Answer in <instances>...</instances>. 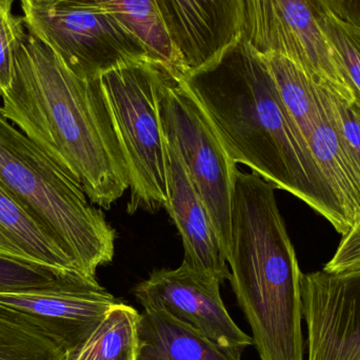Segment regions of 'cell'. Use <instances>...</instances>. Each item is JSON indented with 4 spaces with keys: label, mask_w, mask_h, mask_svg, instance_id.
<instances>
[{
    "label": "cell",
    "mask_w": 360,
    "mask_h": 360,
    "mask_svg": "<svg viewBox=\"0 0 360 360\" xmlns=\"http://www.w3.org/2000/svg\"><path fill=\"white\" fill-rule=\"evenodd\" d=\"M4 117L109 210L130 186L129 170L98 78L84 79L27 33L1 93Z\"/></svg>",
    "instance_id": "cell-2"
},
{
    "label": "cell",
    "mask_w": 360,
    "mask_h": 360,
    "mask_svg": "<svg viewBox=\"0 0 360 360\" xmlns=\"http://www.w3.org/2000/svg\"><path fill=\"white\" fill-rule=\"evenodd\" d=\"M61 0H20V2L32 4V6H50V4H56Z\"/></svg>",
    "instance_id": "cell-26"
},
{
    "label": "cell",
    "mask_w": 360,
    "mask_h": 360,
    "mask_svg": "<svg viewBox=\"0 0 360 360\" xmlns=\"http://www.w3.org/2000/svg\"><path fill=\"white\" fill-rule=\"evenodd\" d=\"M328 97L347 149L360 171V103H348L329 91Z\"/></svg>",
    "instance_id": "cell-23"
},
{
    "label": "cell",
    "mask_w": 360,
    "mask_h": 360,
    "mask_svg": "<svg viewBox=\"0 0 360 360\" xmlns=\"http://www.w3.org/2000/svg\"><path fill=\"white\" fill-rule=\"evenodd\" d=\"M20 4L27 33L52 49L80 78L95 79L122 63L151 57L139 38L95 0Z\"/></svg>",
    "instance_id": "cell-8"
},
{
    "label": "cell",
    "mask_w": 360,
    "mask_h": 360,
    "mask_svg": "<svg viewBox=\"0 0 360 360\" xmlns=\"http://www.w3.org/2000/svg\"><path fill=\"white\" fill-rule=\"evenodd\" d=\"M0 256L44 266L57 274L82 276L52 235L1 182Z\"/></svg>",
    "instance_id": "cell-15"
},
{
    "label": "cell",
    "mask_w": 360,
    "mask_h": 360,
    "mask_svg": "<svg viewBox=\"0 0 360 360\" xmlns=\"http://www.w3.org/2000/svg\"><path fill=\"white\" fill-rule=\"evenodd\" d=\"M135 360H241L164 311H145L137 323Z\"/></svg>",
    "instance_id": "cell-16"
},
{
    "label": "cell",
    "mask_w": 360,
    "mask_h": 360,
    "mask_svg": "<svg viewBox=\"0 0 360 360\" xmlns=\"http://www.w3.org/2000/svg\"><path fill=\"white\" fill-rule=\"evenodd\" d=\"M235 164L245 165L326 218L340 234L353 222L311 154L262 55L245 40L182 77Z\"/></svg>",
    "instance_id": "cell-1"
},
{
    "label": "cell",
    "mask_w": 360,
    "mask_h": 360,
    "mask_svg": "<svg viewBox=\"0 0 360 360\" xmlns=\"http://www.w3.org/2000/svg\"><path fill=\"white\" fill-rule=\"evenodd\" d=\"M0 182L46 228L78 272L96 281L113 260L116 232L82 184L4 117L0 105Z\"/></svg>",
    "instance_id": "cell-4"
},
{
    "label": "cell",
    "mask_w": 360,
    "mask_h": 360,
    "mask_svg": "<svg viewBox=\"0 0 360 360\" xmlns=\"http://www.w3.org/2000/svg\"><path fill=\"white\" fill-rule=\"evenodd\" d=\"M168 200L165 209L181 237L182 264L193 270L215 277L220 283L230 281L231 271L212 224L209 212L186 171L174 143L165 136Z\"/></svg>",
    "instance_id": "cell-14"
},
{
    "label": "cell",
    "mask_w": 360,
    "mask_h": 360,
    "mask_svg": "<svg viewBox=\"0 0 360 360\" xmlns=\"http://www.w3.org/2000/svg\"><path fill=\"white\" fill-rule=\"evenodd\" d=\"M158 97L162 132L174 143L200 194L228 262L236 164L182 77L165 70Z\"/></svg>",
    "instance_id": "cell-6"
},
{
    "label": "cell",
    "mask_w": 360,
    "mask_h": 360,
    "mask_svg": "<svg viewBox=\"0 0 360 360\" xmlns=\"http://www.w3.org/2000/svg\"><path fill=\"white\" fill-rule=\"evenodd\" d=\"M220 285L215 277L181 264L174 270L154 271L133 293L143 310L164 311L241 359L253 340L233 321L220 296Z\"/></svg>",
    "instance_id": "cell-10"
},
{
    "label": "cell",
    "mask_w": 360,
    "mask_h": 360,
    "mask_svg": "<svg viewBox=\"0 0 360 360\" xmlns=\"http://www.w3.org/2000/svg\"><path fill=\"white\" fill-rule=\"evenodd\" d=\"M14 0H0V91L10 86L14 73L15 56L27 33L22 16L13 14Z\"/></svg>",
    "instance_id": "cell-22"
},
{
    "label": "cell",
    "mask_w": 360,
    "mask_h": 360,
    "mask_svg": "<svg viewBox=\"0 0 360 360\" xmlns=\"http://www.w3.org/2000/svg\"><path fill=\"white\" fill-rule=\"evenodd\" d=\"M360 268V217L348 233L342 235L338 249L323 266L327 272L336 273Z\"/></svg>",
    "instance_id": "cell-24"
},
{
    "label": "cell",
    "mask_w": 360,
    "mask_h": 360,
    "mask_svg": "<svg viewBox=\"0 0 360 360\" xmlns=\"http://www.w3.org/2000/svg\"><path fill=\"white\" fill-rule=\"evenodd\" d=\"M166 69L147 57L122 63L97 77L128 166L129 214L158 211L168 200L166 145L158 97Z\"/></svg>",
    "instance_id": "cell-5"
},
{
    "label": "cell",
    "mask_w": 360,
    "mask_h": 360,
    "mask_svg": "<svg viewBox=\"0 0 360 360\" xmlns=\"http://www.w3.org/2000/svg\"><path fill=\"white\" fill-rule=\"evenodd\" d=\"M65 353L46 333L0 307V360H65Z\"/></svg>",
    "instance_id": "cell-19"
},
{
    "label": "cell",
    "mask_w": 360,
    "mask_h": 360,
    "mask_svg": "<svg viewBox=\"0 0 360 360\" xmlns=\"http://www.w3.org/2000/svg\"><path fill=\"white\" fill-rule=\"evenodd\" d=\"M262 57L315 162L354 226L360 217V171L340 134L328 91L285 57Z\"/></svg>",
    "instance_id": "cell-9"
},
{
    "label": "cell",
    "mask_w": 360,
    "mask_h": 360,
    "mask_svg": "<svg viewBox=\"0 0 360 360\" xmlns=\"http://www.w3.org/2000/svg\"><path fill=\"white\" fill-rule=\"evenodd\" d=\"M0 98H1V91H0Z\"/></svg>",
    "instance_id": "cell-27"
},
{
    "label": "cell",
    "mask_w": 360,
    "mask_h": 360,
    "mask_svg": "<svg viewBox=\"0 0 360 360\" xmlns=\"http://www.w3.org/2000/svg\"><path fill=\"white\" fill-rule=\"evenodd\" d=\"M243 39L258 54H278L348 103L360 96L321 23L315 0H243Z\"/></svg>",
    "instance_id": "cell-7"
},
{
    "label": "cell",
    "mask_w": 360,
    "mask_h": 360,
    "mask_svg": "<svg viewBox=\"0 0 360 360\" xmlns=\"http://www.w3.org/2000/svg\"><path fill=\"white\" fill-rule=\"evenodd\" d=\"M76 278L86 277L57 274L44 266L0 256V293L50 289Z\"/></svg>",
    "instance_id": "cell-20"
},
{
    "label": "cell",
    "mask_w": 360,
    "mask_h": 360,
    "mask_svg": "<svg viewBox=\"0 0 360 360\" xmlns=\"http://www.w3.org/2000/svg\"><path fill=\"white\" fill-rule=\"evenodd\" d=\"M308 360H360V268L302 274Z\"/></svg>",
    "instance_id": "cell-11"
},
{
    "label": "cell",
    "mask_w": 360,
    "mask_h": 360,
    "mask_svg": "<svg viewBox=\"0 0 360 360\" xmlns=\"http://www.w3.org/2000/svg\"><path fill=\"white\" fill-rule=\"evenodd\" d=\"M139 313L122 304L114 307L95 331L65 360H135Z\"/></svg>",
    "instance_id": "cell-18"
},
{
    "label": "cell",
    "mask_w": 360,
    "mask_h": 360,
    "mask_svg": "<svg viewBox=\"0 0 360 360\" xmlns=\"http://www.w3.org/2000/svg\"><path fill=\"white\" fill-rule=\"evenodd\" d=\"M321 10L345 22L360 27V0H315Z\"/></svg>",
    "instance_id": "cell-25"
},
{
    "label": "cell",
    "mask_w": 360,
    "mask_h": 360,
    "mask_svg": "<svg viewBox=\"0 0 360 360\" xmlns=\"http://www.w3.org/2000/svg\"><path fill=\"white\" fill-rule=\"evenodd\" d=\"M228 264L260 360H304L302 273L275 186L253 172L236 173Z\"/></svg>",
    "instance_id": "cell-3"
},
{
    "label": "cell",
    "mask_w": 360,
    "mask_h": 360,
    "mask_svg": "<svg viewBox=\"0 0 360 360\" xmlns=\"http://www.w3.org/2000/svg\"><path fill=\"white\" fill-rule=\"evenodd\" d=\"M122 300L97 281L76 278L58 287L0 293V307L41 330L65 354L77 349Z\"/></svg>",
    "instance_id": "cell-12"
},
{
    "label": "cell",
    "mask_w": 360,
    "mask_h": 360,
    "mask_svg": "<svg viewBox=\"0 0 360 360\" xmlns=\"http://www.w3.org/2000/svg\"><path fill=\"white\" fill-rule=\"evenodd\" d=\"M111 12L143 44L148 54L184 77L186 65L171 39L158 0H95Z\"/></svg>",
    "instance_id": "cell-17"
},
{
    "label": "cell",
    "mask_w": 360,
    "mask_h": 360,
    "mask_svg": "<svg viewBox=\"0 0 360 360\" xmlns=\"http://www.w3.org/2000/svg\"><path fill=\"white\" fill-rule=\"evenodd\" d=\"M158 4L188 74L213 65L243 39V0H158Z\"/></svg>",
    "instance_id": "cell-13"
},
{
    "label": "cell",
    "mask_w": 360,
    "mask_h": 360,
    "mask_svg": "<svg viewBox=\"0 0 360 360\" xmlns=\"http://www.w3.org/2000/svg\"><path fill=\"white\" fill-rule=\"evenodd\" d=\"M321 23L360 96V27L321 12Z\"/></svg>",
    "instance_id": "cell-21"
}]
</instances>
